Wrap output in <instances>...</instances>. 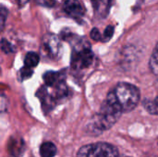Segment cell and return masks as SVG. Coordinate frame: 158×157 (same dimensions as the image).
Here are the masks:
<instances>
[{"label":"cell","mask_w":158,"mask_h":157,"mask_svg":"<svg viewBox=\"0 0 158 157\" xmlns=\"http://www.w3.org/2000/svg\"><path fill=\"white\" fill-rule=\"evenodd\" d=\"M143 106L148 113L158 116V94L153 100H145L143 102Z\"/></svg>","instance_id":"obj_11"},{"label":"cell","mask_w":158,"mask_h":157,"mask_svg":"<svg viewBox=\"0 0 158 157\" xmlns=\"http://www.w3.org/2000/svg\"><path fill=\"white\" fill-rule=\"evenodd\" d=\"M40 61V56L35 52H30L25 56L24 58V66L29 68H35Z\"/></svg>","instance_id":"obj_10"},{"label":"cell","mask_w":158,"mask_h":157,"mask_svg":"<svg viewBox=\"0 0 158 157\" xmlns=\"http://www.w3.org/2000/svg\"><path fill=\"white\" fill-rule=\"evenodd\" d=\"M56 146L51 142H45L40 146L41 157H55L56 155Z\"/></svg>","instance_id":"obj_9"},{"label":"cell","mask_w":158,"mask_h":157,"mask_svg":"<svg viewBox=\"0 0 158 157\" xmlns=\"http://www.w3.org/2000/svg\"><path fill=\"white\" fill-rule=\"evenodd\" d=\"M63 10L75 19H81L85 14V7L79 0H66L63 4Z\"/></svg>","instance_id":"obj_6"},{"label":"cell","mask_w":158,"mask_h":157,"mask_svg":"<svg viewBox=\"0 0 158 157\" xmlns=\"http://www.w3.org/2000/svg\"><path fill=\"white\" fill-rule=\"evenodd\" d=\"M33 74V70L31 68H29V67H26L24 66L19 72V81H26L28 80L29 78L31 77V75Z\"/></svg>","instance_id":"obj_13"},{"label":"cell","mask_w":158,"mask_h":157,"mask_svg":"<svg viewBox=\"0 0 158 157\" xmlns=\"http://www.w3.org/2000/svg\"><path fill=\"white\" fill-rule=\"evenodd\" d=\"M118 149L107 143L86 144L80 148L76 157H118Z\"/></svg>","instance_id":"obj_3"},{"label":"cell","mask_w":158,"mask_h":157,"mask_svg":"<svg viewBox=\"0 0 158 157\" xmlns=\"http://www.w3.org/2000/svg\"><path fill=\"white\" fill-rule=\"evenodd\" d=\"M94 59V55L90 43L84 42L75 46L71 55V68L73 69H84L89 68Z\"/></svg>","instance_id":"obj_4"},{"label":"cell","mask_w":158,"mask_h":157,"mask_svg":"<svg viewBox=\"0 0 158 157\" xmlns=\"http://www.w3.org/2000/svg\"><path fill=\"white\" fill-rule=\"evenodd\" d=\"M16 1H17L18 5H19V6H23L25 4H27V2H28L29 0H16Z\"/></svg>","instance_id":"obj_19"},{"label":"cell","mask_w":158,"mask_h":157,"mask_svg":"<svg viewBox=\"0 0 158 157\" xmlns=\"http://www.w3.org/2000/svg\"><path fill=\"white\" fill-rule=\"evenodd\" d=\"M90 36L93 40L94 41H103V36L101 34V32L99 31V30L97 28H94L92 31H91V33H90Z\"/></svg>","instance_id":"obj_18"},{"label":"cell","mask_w":158,"mask_h":157,"mask_svg":"<svg viewBox=\"0 0 158 157\" xmlns=\"http://www.w3.org/2000/svg\"><path fill=\"white\" fill-rule=\"evenodd\" d=\"M34 1L37 5L45 7H53L56 6V0H34Z\"/></svg>","instance_id":"obj_16"},{"label":"cell","mask_w":158,"mask_h":157,"mask_svg":"<svg viewBox=\"0 0 158 157\" xmlns=\"http://www.w3.org/2000/svg\"><path fill=\"white\" fill-rule=\"evenodd\" d=\"M92 4L95 16L104 19L109 13L112 0H92Z\"/></svg>","instance_id":"obj_8"},{"label":"cell","mask_w":158,"mask_h":157,"mask_svg":"<svg viewBox=\"0 0 158 157\" xmlns=\"http://www.w3.org/2000/svg\"><path fill=\"white\" fill-rule=\"evenodd\" d=\"M127 157H130V156H127Z\"/></svg>","instance_id":"obj_20"},{"label":"cell","mask_w":158,"mask_h":157,"mask_svg":"<svg viewBox=\"0 0 158 157\" xmlns=\"http://www.w3.org/2000/svg\"><path fill=\"white\" fill-rule=\"evenodd\" d=\"M66 74L65 70L62 71H48L44 74V81L46 86L48 87H55L64 83Z\"/></svg>","instance_id":"obj_7"},{"label":"cell","mask_w":158,"mask_h":157,"mask_svg":"<svg viewBox=\"0 0 158 157\" xmlns=\"http://www.w3.org/2000/svg\"><path fill=\"white\" fill-rule=\"evenodd\" d=\"M114 31H115V28L112 25H108L105 31H104V34H103V41L104 42H108L114 35Z\"/></svg>","instance_id":"obj_14"},{"label":"cell","mask_w":158,"mask_h":157,"mask_svg":"<svg viewBox=\"0 0 158 157\" xmlns=\"http://www.w3.org/2000/svg\"><path fill=\"white\" fill-rule=\"evenodd\" d=\"M113 91L124 113L132 111L138 105L141 99V93L135 85L128 82H120Z\"/></svg>","instance_id":"obj_2"},{"label":"cell","mask_w":158,"mask_h":157,"mask_svg":"<svg viewBox=\"0 0 158 157\" xmlns=\"http://www.w3.org/2000/svg\"><path fill=\"white\" fill-rule=\"evenodd\" d=\"M61 49V43L59 38L54 33H46L42 40V50L44 55L45 54L50 58H56L58 56Z\"/></svg>","instance_id":"obj_5"},{"label":"cell","mask_w":158,"mask_h":157,"mask_svg":"<svg viewBox=\"0 0 158 157\" xmlns=\"http://www.w3.org/2000/svg\"><path fill=\"white\" fill-rule=\"evenodd\" d=\"M149 68L155 75H158V43L150 57Z\"/></svg>","instance_id":"obj_12"},{"label":"cell","mask_w":158,"mask_h":157,"mask_svg":"<svg viewBox=\"0 0 158 157\" xmlns=\"http://www.w3.org/2000/svg\"><path fill=\"white\" fill-rule=\"evenodd\" d=\"M1 49H2V51L4 53H6V54L11 53V52L14 51V48H13L12 44L7 40H6L5 38H3L2 41H1Z\"/></svg>","instance_id":"obj_15"},{"label":"cell","mask_w":158,"mask_h":157,"mask_svg":"<svg viewBox=\"0 0 158 157\" xmlns=\"http://www.w3.org/2000/svg\"><path fill=\"white\" fill-rule=\"evenodd\" d=\"M122 113L124 112L112 90L108 93L106 99L102 104L99 113L96 114L90 122L89 128L91 131H94V134H99L109 130L119 119Z\"/></svg>","instance_id":"obj_1"},{"label":"cell","mask_w":158,"mask_h":157,"mask_svg":"<svg viewBox=\"0 0 158 157\" xmlns=\"http://www.w3.org/2000/svg\"><path fill=\"white\" fill-rule=\"evenodd\" d=\"M7 10L6 9L5 6H2L0 9V24H1V31H3L4 26H5V22H6V19L7 17Z\"/></svg>","instance_id":"obj_17"}]
</instances>
